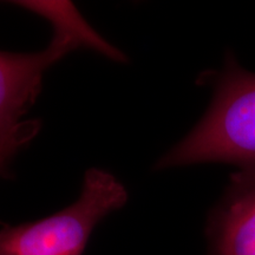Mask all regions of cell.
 <instances>
[{
  "instance_id": "obj_1",
  "label": "cell",
  "mask_w": 255,
  "mask_h": 255,
  "mask_svg": "<svg viewBox=\"0 0 255 255\" xmlns=\"http://www.w3.org/2000/svg\"><path fill=\"white\" fill-rule=\"evenodd\" d=\"M210 162L255 169V73L242 69L232 55L216 75L203 119L162 156L156 169Z\"/></svg>"
},
{
  "instance_id": "obj_2",
  "label": "cell",
  "mask_w": 255,
  "mask_h": 255,
  "mask_svg": "<svg viewBox=\"0 0 255 255\" xmlns=\"http://www.w3.org/2000/svg\"><path fill=\"white\" fill-rule=\"evenodd\" d=\"M127 201L126 187L113 174L89 169L72 205L39 221L0 229V255H82L96 226Z\"/></svg>"
},
{
  "instance_id": "obj_6",
  "label": "cell",
  "mask_w": 255,
  "mask_h": 255,
  "mask_svg": "<svg viewBox=\"0 0 255 255\" xmlns=\"http://www.w3.org/2000/svg\"><path fill=\"white\" fill-rule=\"evenodd\" d=\"M39 120L21 121L17 126L0 135V173L13 156L26 146L40 131Z\"/></svg>"
},
{
  "instance_id": "obj_3",
  "label": "cell",
  "mask_w": 255,
  "mask_h": 255,
  "mask_svg": "<svg viewBox=\"0 0 255 255\" xmlns=\"http://www.w3.org/2000/svg\"><path fill=\"white\" fill-rule=\"evenodd\" d=\"M77 47L71 38L55 32L50 45L40 52L0 51V135L21 122L39 95L46 70Z\"/></svg>"
},
{
  "instance_id": "obj_4",
  "label": "cell",
  "mask_w": 255,
  "mask_h": 255,
  "mask_svg": "<svg viewBox=\"0 0 255 255\" xmlns=\"http://www.w3.org/2000/svg\"><path fill=\"white\" fill-rule=\"evenodd\" d=\"M206 234L208 255H255V169L232 175Z\"/></svg>"
},
{
  "instance_id": "obj_5",
  "label": "cell",
  "mask_w": 255,
  "mask_h": 255,
  "mask_svg": "<svg viewBox=\"0 0 255 255\" xmlns=\"http://www.w3.org/2000/svg\"><path fill=\"white\" fill-rule=\"evenodd\" d=\"M17 4L49 19L55 27V32L70 37L78 44V46L91 47L116 62H123L124 56L121 51L102 39V37L89 26L87 21H84L81 14L76 11L75 6L70 2L20 1Z\"/></svg>"
}]
</instances>
